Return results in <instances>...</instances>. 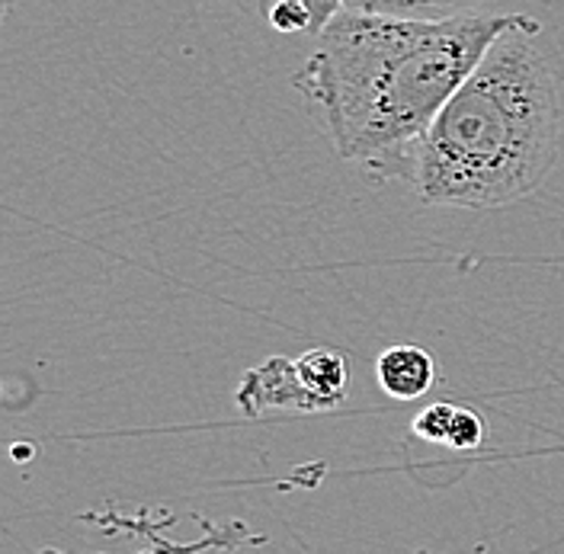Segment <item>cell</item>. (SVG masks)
Masks as SVG:
<instances>
[{
    "label": "cell",
    "mask_w": 564,
    "mask_h": 554,
    "mask_svg": "<svg viewBox=\"0 0 564 554\" xmlns=\"http://www.w3.org/2000/svg\"><path fill=\"white\" fill-rule=\"evenodd\" d=\"M517 13L408 23L340 10L295 70L334 151L369 183L414 174L423 135Z\"/></svg>",
    "instance_id": "obj_1"
},
{
    "label": "cell",
    "mask_w": 564,
    "mask_h": 554,
    "mask_svg": "<svg viewBox=\"0 0 564 554\" xmlns=\"http://www.w3.org/2000/svg\"><path fill=\"white\" fill-rule=\"evenodd\" d=\"M305 7L312 13V35H317L344 10V0H305Z\"/></svg>",
    "instance_id": "obj_9"
},
{
    "label": "cell",
    "mask_w": 564,
    "mask_h": 554,
    "mask_svg": "<svg viewBox=\"0 0 564 554\" xmlns=\"http://www.w3.org/2000/svg\"><path fill=\"white\" fill-rule=\"evenodd\" d=\"M299 381L305 388L308 408H327L337 404L347 391V362L334 349H312L295 362Z\"/></svg>",
    "instance_id": "obj_5"
},
{
    "label": "cell",
    "mask_w": 564,
    "mask_h": 554,
    "mask_svg": "<svg viewBox=\"0 0 564 554\" xmlns=\"http://www.w3.org/2000/svg\"><path fill=\"white\" fill-rule=\"evenodd\" d=\"M453 416H456V408L453 404H430L423 408L417 420H414V433L426 439V443H440L446 446L449 443V430H453Z\"/></svg>",
    "instance_id": "obj_7"
},
{
    "label": "cell",
    "mask_w": 564,
    "mask_h": 554,
    "mask_svg": "<svg viewBox=\"0 0 564 554\" xmlns=\"http://www.w3.org/2000/svg\"><path fill=\"white\" fill-rule=\"evenodd\" d=\"M539 35V20L517 13L433 119L411 174L426 206H513L552 174L562 104Z\"/></svg>",
    "instance_id": "obj_2"
},
{
    "label": "cell",
    "mask_w": 564,
    "mask_h": 554,
    "mask_svg": "<svg viewBox=\"0 0 564 554\" xmlns=\"http://www.w3.org/2000/svg\"><path fill=\"white\" fill-rule=\"evenodd\" d=\"M376 379L379 388L398 398V401H414L426 394L436 381V359L421 347L401 344V347H388L379 362H376Z\"/></svg>",
    "instance_id": "obj_3"
},
{
    "label": "cell",
    "mask_w": 564,
    "mask_h": 554,
    "mask_svg": "<svg viewBox=\"0 0 564 554\" xmlns=\"http://www.w3.org/2000/svg\"><path fill=\"white\" fill-rule=\"evenodd\" d=\"M485 0H344V10L362 17H386L408 23H446L458 17L481 13Z\"/></svg>",
    "instance_id": "obj_4"
},
{
    "label": "cell",
    "mask_w": 564,
    "mask_h": 554,
    "mask_svg": "<svg viewBox=\"0 0 564 554\" xmlns=\"http://www.w3.org/2000/svg\"><path fill=\"white\" fill-rule=\"evenodd\" d=\"M485 443V420L468 411V408H456V416H453V430H449V449L468 452L478 449Z\"/></svg>",
    "instance_id": "obj_8"
},
{
    "label": "cell",
    "mask_w": 564,
    "mask_h": 554,
    "mask_svg": "<svg viewBox=\"0 0 564 554\" xmlns=\"http://www.w3.org/2000/svg\"><path fill=\"white\" fill-rule=\"evenodd\" d=\"M267 20L276 33H312L305 0H267Z\"/></svg>",
    "instance_id": "obj_6"
}]
</instances>
